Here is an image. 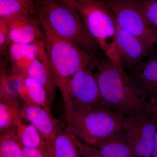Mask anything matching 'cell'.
I'll return each instance as SVG.
<instances>
[{
	"label": "cell",
	"instance_id": "4316f807",
	"mask_svg": "<svg viewBox=\"0 0 157 157\" xmlns=\"http://www.w3.org/2000/svg\"><path fill=\"white\" fill-rule=\"evenodd\" d=\"M152 157H157V127L154 138L153 152Z\"/></svg>",
	"mask_w": 157,
	"mask_h": 157
},
{
	"label": "cell",
	"instance_id": "9c48e42d",
	"mask_svg": "<svg viewBox=\"0 0 157 157\" xmlns=\"http://www.w3.org/2000/svg\"><path fill=\"white\" fill-rule=\"evenodd\" d=\"M128 73L140 90L145 102H157V53L155 49Z\"/></svg>",
	"mask_w": 157,
	"mask_h": 157
},
{
	"label": "cell",
	"instance_id": "7c38bea8",
	"mask_svg": "<svg viewBox=\"0 0 157 157\" xmlns=\"http://www.w3.org/2000/svg\"><path fill=\"white\" fill-rule=\"evenodd\" d=\"M21 115L24 120L38 129L46 142L63 130L59 121L54 117L50 110L44 107L23 103Z\"/></svg>",
	"mask_w": 157,
	"mask_h": 157
},
{
	"label": "cell",
	"instance_id": "484cf974",
	"mask_svg": "<svg viewBox=\"0 0 157 157\" xmlns=\"http://www.w3.org/2000/svg\"><path fill=\"white\" fill-rule=\"evenodd\" d=\"M6 72L3 71L0 74V100L6 95H8L6 84Z\"/></svg>",
	"mask_w": 157,
	"mask_h": 157
},
{
	"label": "cell",
	"instance_id": "5bb4252c",
	"mask_svg": "<svg viewBox=\"0 0 157 157\" xmlns=\"http://www.w3.org/2000/svg\"><path fill=\"white\" fill-rule=\"evenodd\" d=\"M44 40L41 39L30 44L10 43L8 51L12 73L26 76L27 71L38 55L40 45Z\"/></svg>",
	"mask_w": 157,
	"mask_h": 157
},
{
	"label": "cell",
	"instance_id": "3957f363",
	"mask_svg": "<svg viewBox=\"0 0 157 157\" xmlns=\"http://www.w3.org/2000/svg\"><path fill=\"white\" fill-rule=\"evenodd\" d=\"M36 12L58 36L91 55L99 47L88 32L81 15L63 0H38Z\"/></svg>",
	"mask_w": 157,
	"mask_h": 157
},
{
	"label": "cell",
	"instance_id": "f1b7e54d",
	"mask_svg": "<svg viewBox=\"0 0 157 157\" xmlns=\"http://www.w3.org/2000/svg\"><path fill=\"white\" fill-rule=\"evenodd\" d=\"M5 71L3 68V64L1 60L0 59V74H1L3 71Z\"/></svg>",
	"mask_w": 157,
	"mask_h": 157
},
{
	"label": "cell",
	"instance_id": "ac0fdd59",
	"mask_svg": "<svg viewBox=\"0 0 157 157\" xmlns=\"http://www.w3.org/2000/svg\"><path fill=\"white\" fill-rule=\"evenodd\" d=\"M15 128L17 138L23 147L46 150V141L33 124L27 122L21 117L17 122Z\"/></svg>",
	"mask_w": 157,
	"mask_h": 157
},
{
	"label": "cell",
	"instance_id": "cb8c5ba5",
	"mask_svg": "<svg viewBox=\"0 0 157 157\" xmlns=\"http://www.w3.org/2000/svg\"><path fill=\"white\" fill-rule=\"evenodd\" d=\"M24 157H48L45 150L23 147Z\"/></svg>",
	"mask_w": 157,
	"mask_h": 157
},
{
	"label": "cell",
	"instance_id": "ba28073f",
	"mask_svg": "<svg viewBox=\"0 0 157 157\" xmlns=\"http://www.w3.org/2000/svg\"><path fill=\"white\" fill-rule=\"evenodd\" d=\"M92 66L91 62L78 70L71 78L70 83L71 111L100 108L101 94Z\"/></svg>",
	"mask_w": 157,
	"mask_h": 157
},
{
	"label": "cell",
	"instance_id": "5b68a950",
	"mask_svg": "<svg viewBox=\"0 0 157 157\" xmlns=\"http://www.w3.org/2000/svg\"><path fill=\"white\" fill-rule=\"evenodd\" d=\"M125 116L101 108L73 110L66 116V128L83 143L91 145L121 131Z\"/></svg>",
	"mask_w": 157,
	"mask_h": 157
},
{
	"label": "cell",
	"instance_id": "6da1fadb",
	"mask_svg": "<svg viewBox=\"0 0 157 157\" xmlns=\"http://www.w3.org/2000/svg\"><path fill=\"white\" fill-rule=\"evenodd\" d=\"M100 94V108L125 116L145 111V102L135 82L122 66L108 59L91 55Z\"/></svg>",
	"mask_w": 157,
	"mask_h": 157
},
{
	"label": "cell",
	"instance_id": "30bf717a",
	"mask_svg": "<svg viewBox=\"0 0 157 157\" xmlns=\"http://www.w3.org/2000/svg\"><path fill=\"white\" fill-rule=\"evenodd\" d=\"M116 41L121 65L132 69L155 50L117 24Z\"/></svg>",
	"mask_w": 157,
	"mask_h": 157
},
{
	"label": "cell",
	"instance_id": "9a60e30c",
	"mask_svg": "<svg viewBox=\"0 0 157 157\" xmlns=\"http://www.w3.org/2000/svg\"><path fill=\"white\" fill-rule=\"evenodd\" d=\"M106 157H137L123 130L107 139L89 145Z\"/></svg>",
	"mask_w": 157,
	"mask_h": 157
},
{
	"label": "cell",
	"instance_id": "d4e9b609",
	"mask_svg": "<svg viewBox=\"0 0 157 157\" xmlns=\"http://www.w3.org/2000/svg\"><path fill=\"white\" fill-rule=\"evenodd\" d=\"M145 111L157 124V102L154 103L146 102Z\"/></svg>",
	"mask_w": 157,
	"mask_h": 157
},
{
	"label": "cell",
	"instance_id": "4fadbf2b",
	"mask_svg": "<svg viewBox=\"0 0 157 157\" xmlns=\"http://www.w3.org/2000/svg\"><path fill=\"white\" fill-rule=\"evenodd\" d=\"M26 76L38 82L45 88L52 102L57 88L44 40L41 43L39 53L27 71Z\"/></svg>",
	"mask_w": 157,
	"mask_h": 157
},
{
	"label": "cell",
	"instance_id": "7a4b0ae2",
	"mask_svg": "<svg viewBox=\"0 0 157 157\" xmlns=\"http://www.w3.org/2000/svg\"><path fill=\"white\" fill-rule=\"evenodd\" d=\"M44 33L45 49L57 87L64 104L66 116L72 110L70 83L73 75L92 62L90 55L55 33L46 23L39 20Z\"/></svg>",
	"mask_w": 157,
	"mask_h": 157
},
{
	"label": "cell",
	"instance_id": "ffe728a7",
	"mask_svg": "<svg viewBox=\"0 0 157 157\" xmlns=\"http://www.w3.org/2000/svg\"><path fill=\"white\" fill-rule=\"evenodd\" d=\"M25 83L26 87L29 104H33L50 110L52 102L48 93L40 83L26 76Z\"/></svg>",
	"mask_w": 157,
	"mask_h": 157
},
{
	"label": "cell",
	"instance_id": "e0dca14e",
	"mask_svg": "<svg viewBox=\"0 0 157 157\" xmlns=\"http://www.w3.org/2000/svg\"><path fill=\"white\" fill-rule=\"evenodd\" d=\"M18 98L6 95L0 100V134L15 128L21 118Z\"/></svg>",
	"mask_w": 157,
	"mask_h": 157
},
{
	"label": "cell",
	"instance_id": "2e32d148",
	"mask_svg": "<svg viewBox=\"0 0 157 157\" xmlns=\"http://www.w3.org/2000/svg\"><path fill=\"white\" fill-rule=\"evenodd\" d=\"M46 151L48 157H80V156L71 132L67 128L63 129L51 140L46 142Z\"/></svg>",
	"mask_w": 157,
	"mask_h": 157
},
{
	"label": "cell",
	"instance_id": "8992f818",
	"mask_svg": "<svg viewBox=\"0 0 157 157\" xmlns=\"http://www.w3.org/2000/svg\"><path fill=\"white\" fill-rule=\"evenodd\" d=\"M113 13L117 24L147 45L157 44V33L152 28L135 0H104Z\"/></svg>",
	"mask_w": 157,
	"mask_h": 157
},
{
	"label": "cell",
	"instance_id": "7402d4cb",
	"mask_svg": "<svg viewBox=\"0 0 157 157\" xmlns=\"http://www.w3.org/2000/svg\"><path fill=\"white\" fill-rule=\"evenodd\" d=\"M74 142L78 147L80 156L82 157H106L95 149L79 140L71 132Z\"/></svg>",
	"mask_w": 157,
	"mask_h": 157
},
{
	"label": "cell",
	"instance_id": "52a82bcc",
	"mask_svg": "<svg viewBox=\"0 0 157 157\" xmlns=\"http://www.w3.org/2000/svg\"><path fill=\"white\" fill-rule=\"evenodd\" d=\"M122 127L137 157H152L157 124L145 111L125 116Z\"/></svg>",
	"mask_w": 157,
	"mask_h": 157
},
{
	"label": "cell",
	"instance_id": "603a6c76",
	"mask_svg": "<svg viewBox=\"0 0 157 157\" xmlns=\"http://www.w3.org/2000/svg\"><path fill=\"white\" fill-rule=\"evenodd\" d=\"M9 31L7 21L5 17H0V53H2L8 45Z\"/></svg>",
	"mask_w": 157,
	"mask_h": 157
},
{
	"label": "cell",
	"instance_id": "277c9868",
	"mask_svg": "<svg viewBox=\"0 0 157 157\" xmlns=\"http://www.w3.org/2000/svg\"><path fill=\"white\" fill-rule=\"evenodd\" d=\"M73 8L81 15L90 36L106 57L122 66L116 41L117 23L107 3L104 0H80Z\"/></svg>",
	"mask_w": 157,
	"mask_h": 157
},
{
	"label": "cell",
	"instance_id": "83f0119b",
	"mask_svg": "<svg viewBox=\"0 0 157 157\" xmlns=\"http://www.w3.org/2000/svg\"><path fill=\"white\" fill-rule=\"evenodd\" d=\"M65 3H66L68 6H70L73 8V5L74 3L76 2H78L80 0H63Z\"/></svg>",
	"mask_w": 157,
	"mask_h": 157
},
{
	"label": "cell",
	"instance_id": "8fae6325",
	"mask_svg": "<svg viewBox=\"0 0 157 157\" xmlns=\"http://www.w3.org/2000/svg\"><path fill=\"white\" fill-rule=\"evenodd\" d=\"M9 31L10 43L30 44L43 39L38 17L30 14H19L5 17Z\"/></svg>",
	"mask_w": 157,
	"mask_h": 157
},
{
	"label": "cell",
	"instance_id": "44dd1931",
	"mask_svg": "<svg viewBox=\"0 0 157 157\" xmlns=\"http://www.w3.org/2000/svg\"><path fill=\"white\" fill-rule=\"evenodd\" d=\"M147 22L157 33V0H135Z\"/></svg>",
	"mask_w": 157,
	"mask_h": 157
},
{
	"label": "cell",
	"instance_id": "d6986e66",
	"mask_svg": "<svg viewBox=\"0 0 157 157\" xmlns=\"http://www.w3.org/2000/svg\"><path fill=\"white\" fill-rule=\"evenodd\" d=\"M0 157H24L15 128L0 134Z\"/></svg>",
	"mask_w": 157,
	"mask_h": 157
}]
</instances>
